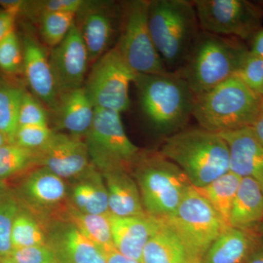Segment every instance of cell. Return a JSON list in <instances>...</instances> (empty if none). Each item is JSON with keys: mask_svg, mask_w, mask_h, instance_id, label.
<instances>
[{"mask_svg": "<svg viewBox=\"0 0 263 263\" xmlns=\"http://www.w3.org/2000/svg\"><path fill=\"white\" fill-rule=\"evenodd\" d=\"M133 84L142 113L154 129L165 138L184 129L193 117L195 96L178 72L137 74Z\"/></svg>", "mask_w": 263, "mask_h": 263, "instance_id": "6da1fadb", "label": "cell"}, {"mask_svg": "<svg viewBox=\"0 0 263 263\" xmlns=\"http://www.w3.org/2000/svg\"><path fill=\"white\" fill-rule=\"evenodd\" d=\"M182 170L194 187H202L230 171L229 148L218 133L184 128L164 138L160 151Z\"/></svg>", "mask_w": 263, "mask_h": 263, "instance_id": "7a4b0ae2", "label": "cell"}, {"mask_svg": "<svg viewBox=\"0 0 263 263\" xmlns=\"http://www.w3.org/2000/svg\"><path fill=\"white\" fill-rule=\"evenodd\" d=\"M249 52L243 41L200 29L181 68L177 71L195 97L235 76Z\"/></svg>", "mask_w": 263, "mask_h": 263, "instance_id": "3957f363", "label": "cell"}, {"mask_svg": "<svg viewBox=\"0 0 263 263\" xmlns=\"http://www.w3.org/2000/svg\"><path fill=\"white\" fill-rule=\"evenodd\" d=\"M260 95L236 76L195 97L193 117L200 127L220 133L252 127L262 108Z\"/></svg>", "mask_w": 263, "mask_h": 263, "instance_id": "277c9868", "label": "cell"}, {"mask_svg": "<svg viewBox=\"0 0 263 263\" xmlns=\"http://www.w3.org/2000/svg\"><path fill=\"white\" fill-rule=\"evenodd\" d=\"M148 24L166 69L177 72L200 31L193 1L148 0Z\"/></svg>", "mask_w": 263, "mask_h": 263, "instance_id": "5b68a950", "label": "cell"}, {"mask_svg": "<svg viewBox=\"0 0 263 263\" xmlns=\"http://www.w3.org/2000/svg\"><path fill=\"white\" fill-rule=\"evenodd\" d=\"M130 168L148 215L160 219L172 215L192 187L182 170L160 152H141Z\"/></svg>", "mask_w": 263, "mask_h": 263, "instance_id": "8992f818", "label": "cell"}, {"mask_svg": "<svg viewBox=\"0 0 263 263\" xmlns=\"http://www.w3.org/2000/svg\"><path fill=\"white\" fill-rule=\"evenodd\" d=\"M163 219L179 236L190 260L199 262L223 230L229 227L193 186L176 212Z\"/></svg>", "mask_w": 263, "mask_h": 263, "instance_id": "52a82bcc", "label": "cell"}, {"mask_svg": "<svg viewBox=\"0 0 263 263\" xmlns=\"http://www.w3.org/2000/svg\"><path fill=\"white\" fill-rule=\"evenodd\" d=\"M148 6V0L123 3L120 32L114 46L136 75L168 72L151 35Z\"/></svg>", "mask_w": 263, "mask_h": 263, "instance_id": "ba28073f", "label": "cell"}, {"mask_svg": "<svg viewBox=\"0 0 263 263\" xmlns=\"http://www.w3.org/2000/svg\"><path fill=\"white\" fill-rule=\"evenodd\" d=\"M193 4L204 32L251 41L263 27V4L247 0H195Z\"/></svg>", "mask_w": 263, "mask_h": 263, "instance_id": "9c48e42d", "label": "cell"}, {"mask_svg": "<svg viewBox=\"0 0 263 263\" xmlns=\"http://www.w3.org/2000/svg\"><path fill=\"white\" fill-rule=\"evenodd\" d=\"M85 142L90 160L100 171L115 167L130 168L141 150L129 140L121 114L95 108L94 120Z\"/></svg>", "mask_w": 263, "mask_h": 263, "instance_id": "30bf717a", "label": "cell"}, {"mask_svg": "<svg viewBox=\"0 0 263 263\" xmlns=\"http://www.w3.org/2000/svg\"><path fill=\"white\" fill-rule=\"evenodd\" d=\"M136 75L114 46L94 62L84 87L95 108L122 114L130 107L129 88Z\"/></svg>", "mask_w": 263, "mask_h": 263, "instance_id": "8fae6325", "label": "cell"}, {"mask_svg": "<svg viewBox=\"0 0 263 263\" xmlns=\"http://www.w3.org/2000/svg\"><path fill=\"white\" fill-rule=\"evenodd\" d=\"M122 11L123 3L86 1L76 14V26L87 50L89 63L111 49V43L120 32Z\"/></svg>", "mask_w": 263, "mask_h": 263, "instance_id": "7c38bea8", "label": "cell"}, {"mask_svg": "<svg viewBox=\"0 0 263 263\" xmlns=\"http://www.w3.org/2000/svg\"><path fill=\"white\" fill-rule=\"evenodd\" d=\"M13 190L22 205L34 215L57 212L61 218L68 207L65 180L45 167L29 171L20 178Z\"/></svg>", "mask_w": 263, "mask_h": 263, "instance_id": "4fadbf2b", "label": "cell"}, {"mask_svg": "<svg viewBox=\"0 0 263 263\" xmlns=\"http://www.w3.org/2000/svg\"><path fill=\"white\" fill-rule=\"evenodd\" d=\"M37 152L38 167L47 168L63 179L75 180L92 165L86 142L62 132H54Z\"/></svg>", "mask_w": 263, "mask_h": 263, "instance_id": "5bb4252c", "label": "cell"}, {"mask_svg": "<svg viewBox=\"0 0 263 263\" xmlns=\"http://www.w3.org/2000/svg\"><path fill=\"white\" fill-rule=\"evenodd\" d=\"M48 58L59 96L84 87L89 55L76 24L64 41L52 48Z\"/></svg>", "mask_w": 263, "mask_h": 263, "instance_id": "9a60e30c", "label": "cell"}, {"mask_svg": "<svg viewBox=\"0 0 263 263\" xmlns=\"http://www.w3.org/2000/svg\"><path fill=\"white\" fill-rule=\"evenodd\" d=\"M46 235L61 263H107L106 254L68 221L51 223Z\"/></svg>", "mask_w": 263, "mask_h": 263, "instance_id": "2e32d148", "label": "cell"}, {"mask_svg": "<svg viewBox=\"0 0 263 263\" xmlns=\"http://www.w3.org/2000/svg\"><path fill=\"white\" fill-rule=\"evenodd\" d=\"M110 221L117 251L124 257L141 263L143 249L160 229L162 219L148 214L127 217L110 214Z\"/></svg>", "mask_w": 263, "mask_h": 263, "instance_id": "e0dca14e", "label": "cell"}, {"mask_svg": "<svg viewBox=\"0 0 263 263\" xmlns=\"http://www.w3.org/2000/svg\"><path fill=\"white\" fill-rule=\"evenodd\" d=\"M23 72L34 96L46 104L52 110L58 102L54 78L50 65L49 58L44 48L37 40L27 35L23 43Z\"/></svg>", "mask_w": 263, "mask_h": 263, "instance_id": "ac0fdd59", "label": "cell"}, {"mask_svg": "<svg viewBox=\"0 0 263 263\" xmlns=\"http://www.w3.org/2000/svg\"><path fill=\"white\" fill-rule=\"evenodd\" d=\"M219 135L229 148L230 171L255 180L263 191V146L252 127Z\"/></svg>", "mask_w": 263, "mask_h": 263, "instance_id": "d6986e66", "label": "cell"}, {"mask_svg": "<svg viewBox=\"0 0 263 263\" xmlns=\"http://www.w3.org/2000/svg\"><path fill=\"white\" fill-rule=\"evenodd\" d=\"M51 113L55 132L65 131L82 138L91 129L95 108L82 87L60 95Z\"/></svg>", "mask_w": 263, "mask_h": 263, "instance_id": "ffe728a7", "label": "cell"}, {"mask_svg": "<svg viewBox=\"0 0 263 263\" xmlns=\"http://www.w3.org/2000/svg\"><path fill=\"white\" fill-rule=\"evenodd\" d=\"M129 169L115 167L101 172L108 192L110 215L127 217L146 214L138 184Z\"/></svg>", "mask_w": 263, "mask_h": 263, "instance_id": "44dd1931", "label": "cell"}, {"mask_svg": "<svg viewBox=\"0 0 263 263\" xmlns=\"http://www.w3.org/2000/svg\"><path fill=\"white\" fill-rule=\"evenodd\" d=\"M73 181L70 192V204L72 206L85 214H110L105 181L101 172L94 164Z\"/></svg>", "mask_w": 263, "mask_h": 263, "instance_id": "7402d4cb", "label": "cell"}, {"mask_svg": "<svg viewBox=\"0 0 263 263\" xmlns=\"http://www.w3.org/2000/svg\"><path fill=\"white\" fill-rule=\"evenodd\" d=\"M262 222V190L255 180L242 178L230 212V227L252 232Z\"/></svg>", "mask_w": 263, "mask_h": 263, "instance_id": "603a6c76", "label": "cell"}, {"mask_svg": "<svg viewBox=\"0 0 263 263\" xmlns=\"http://www.w3.org/2000/svg\"><path fill=\"white\" fill-rule=\"evenodd\" d=\"M256 237L253 232L228 227L208 249L201 263H246Z\"/></svg>", "mask_w": 263, "mask_h": 263, "instance_id": "cb8c5ba5", "label": "cell"}, {"mask_svg": "<svg viewBox=\"0 0 263 263\" xmlns=\"http://www.w3.org/2000/svg\"><path fill=\"white\" fill-rule=\"evenodd\" d=\"M190 261L179 236L162 219L160 229L143 249L141 263H189Z\"/></svg>", "mask_w": 263, "mask_h": 263, "instance_id": "d4e9b609", "label": "cell"}, {"mask_svg": "<svg viewBox=\"0 0 263 263\" xmlns=\"http://www.w3.org/2000/svg\"><path fill=\"white\" fill-rule=\"evenodd\" d=\"M64 219L73 224L86 238L98 246L105 254L116 249L110 226V214H85L79 212L69 202L68 207L60 220Z\"/></svg>", "mask_w": 263, "mask_h": 263, "instance_id": "484cf974", "label": "cell"}, {"mask_svg": "<svg viewBox=\"0 0 263 263\" xmlns=\"http://www.w3.org/2000/svg\"><path fill=\"white\" fill-rule=\"evenodd\" d=\"M241 177L229 171L202 187H193L230 227L229 219Z\"/></svg>", "mask_w": 263, "mask_h": 263, "instance_id": "4316f807", "label": "cell"}, {"mask_svg": "<svg viewBox=\"0 0 263 263\" xmlns=\"http://www.w3.org/2000/svg\"><path fill=\"white\" fill-rule=\"evenodd\" d=\"M26 90L0 76V132L10 143L14 141L18 128V114Z\"/></svg>", "mask_w": 263, "mask_h": 263, "instance_id": "83f0119b", "label": "cell"}, {"mask_svg": "<svg viewBox=\"0 0 263 263\" xmlns=\"http://www.w3.org/2000/svg\"><path fill=\"white\" fill-rule=\"evenodd\" d=\"M34 167H38L37 151L15 143L0 148V179L5 182L23 177Z\"/></svg>", "mask_w": 263, "mask_h": 263, "instance_id": "f1b7e54d", "label": "cell"}, {"mask_svg": "<svg viewBox=\"0 0 263 263\" xmlns=\"http://www.w3.org/2000/svg\"><path fill=\"white\" fill-rule=\"evenodd\" d=\"M11 242L13 249L47 245V235L39 220L22 205L13 221Z\"/></svg>", "mask_w": 263, "mask_h": 263, "instance_id": "f546056e", "label": "cell"}, {"mask_svg": "<svg viewBox=\"0 0 263 263\" xmlns=\"http://www.w3.org/2000/svg\"><path fill=\"white\" fill-rule=\"evenodd\" d=\"M21 207L22 203L11 186L0 193V259L9 257L13 252L12 228Z\"/></svg>", "mask_w": 263, "mask_h": 263, "instance_id": "4dcf8cb0", "label": "cell"}, {"mask_svg": "<svg viewBox=\"0 0 263 263\" xmlns=\"http://www.w3.org/2000/svg\"><path fill=\"white\" fill-rule=\"evenodd\" d=\"M76 17L75 13H42L37 19L43 42L52 48L58 46L75 25Z\"/></svg>", "mask_w": 263, "mask_h": 263, "instance_id": "1f68e13d", "label": "cell"}, {"mask_svg": "<svg viewBox=\"0 0 263 263\" xmlns=\"http://www.w3.org/2000/svg\"><path fill=\"white\" fill-rule=\"evenodd\" d=\"M23 46L14 31L0 42V70L7 75H17L23 72Z\"/></svg>", "mask_w": 263, "mask_h": 263, "instance_id": "d6a6232c", "label": "cell"}, {"mask_svg": "<svg viewBox=\"0 0 263 263\" xmlns=\"http://www.w3.org/2000/svg\"><path fill=\"white\" fill-rule=\"evenodd\" d=\"M86 3L84 0H41L27 1L23 14L37 18L42 13L61 12L77 14Z\"/></svg>", "mask_w": 263, "mask_h": 263, "instance_id": "836d02e7", "label": "cell"}, {"mask_svg": "<svg viewBox=\"0 0 263 263\" xmlns=\"http://www.w3.org/2000/svg\"><path fill=\"white\" fill-rule=\"evenodd\" d=\"M249 89L261 95L263 91V59L249 52L235 73Z\"/></svg>", "mask_w": 263, "mask_h": 263, "instance_id": "e575fe53", "label": "cell"}, {"mask_svg": "<svg viewBox=\"0 0 263 263\" xmlns=\"http://www.w3.org/2000/svg\"><path fill=\"white\" fill-rule=\"evenodd\" d=\"M54 132L48 125L21 126L17 129L13 143L37 151L48 143Z\"/></svg>", "mask_w": 263, "mask_h": 263, "instance_id": "d590c367", "label": "cell"}, {"mask_svg": "<svg viewBox=\"0 0 263 263\" xmlns=\"http://www.w3.org/2000/svg\"><path fill=\"white\" fill-rule=\"evenodd\" d=\"M28 125H48V115L37 98L26 91L19 110L18 127Z\"/></svg>", "mask_w": 263, "mask_h": 263, "instance_id": "8d00e7d4", "label": "cell"}, {"mask_svg": "<svg viewBox=\"0 0 263 263\" xmlns=\"http://www.w3.org/2000/svg\"><path fill=\"white\" fill-rule=\"evenodd\" d=\"M10 258L15 263H61L49 245L13 249Z\"/></svg>", "mask_w": 263, "mask_h": 263, "instance_id": "74e56055", "label": "cell"}, {"mask_svg": "<svg viewBox=\"0 0 263 263\" xmlns=\"http://www.w3.org/2000/svg\"><path fill=\"white\" fill-rule=\"evenodd\" d=\"M16 18V15L6 10H0V42L9 35L10 33L14 32Z\"/></svg>", "mask_w": 263, "mask_h": 263, "instance_id": "f35d334b", "label": "cell"}, {"mask_svg": "<svg viewBox=\"0 0 263 263\" xmlns=\"http://www.w3.org/2000/svg\"><path fill=\"white\" fill-rule=\"evenodd\" d=\"M27 1L24 0H0L2 10H6L18 16L23 14Z\"/></svg>", "mask_w": 263, "mask_h": 263, "instance_id": "ab89813d", "label": "cell"}, {"mask_svg": "<svg viewBox=\"0 0 263 263\" xmlns=\"http://www.w3.org/2000/svg\"><path fill=\"white\" fill-rule=\"evenodd\" d=\"M246 263H263V235H257Z\"/></svg>", "mask_w": 263, "mask_h": 263, "instance_id": "60d3db41", "label": "cell"}, {"mask_svg": "<svg viewBox=\"0 0 263 263\" xmlns=\"http://www.w3.org/2000/svg\"><path fill=\"white\" fill-rule=\"evenodd\" d=\"M249 52L254 56L263 59V27L252 38Z\"/></svg>", "mask_w": 263, "mask_h": 263, "instance_id": "b9f144b4", "label": "cell"}, {"mask_svg": "<svg viewBox=\"0 0 263 263\" xmlns=\"http://www.w3.org/2000/svg\"><path fill=\"white\" fill-rule=\"evenodd\" d=\"M107 263H141L138 261L127 258L119 253L117 249L106 253Z\"/></svg>", "mask_w": 263, "mask_h": 263, "instance_id": "7bdbcfd3", "label": "cell"}, {"mask_svg": "<svg viewBox=\"0 0 263 263\" xmlns=\"http://www.w3.org/2000/svg\"><path fill=\"white\" fill-rule=\"evenodd\" d=\"M254 134L263 146V103L259 116L252 127Z\"/></svg>", "mask_w": 263, "mask_h": 263, "instance_id": "ee69618b", "label": "cell"}, {"mask_svg": "<svg viewBox=\"0 0 263 263\" xmlns=\"http://www.w3.org/2000/svg\"><path fill=\"white\" fill-rule=\"evenodd\" d=\"M7 143H10L7 137L2 132H0V148L6 145Z\"/></svg>", "mask_w": 263, "mask_h": 263, "instance_id": "f6af8a7d", "label": "cell"}, {"mask_svg": "<svg viewBox=\"0 0 263 263\" xmlns=\"http://www.w3.org/2000/svg\"><path fill=\"white\" fill-rule=\"evenodd\" d=\"M10 185L8 182H5V181H3V180L0 179V193L1 192L4 191V190H7V189L10 188Z\"/></svg>", "mask_w": 263, "mask_h": 263, "instance_id": "bcb514c9", "label": "cell"}, {"mask_svg": "<svg viewBox=\"0 0 263 263\" xmlns=\"http://www.w3.org/2000/svg\"><path fill=\"white\" fill-rule=\"evenodd\" d=\"M0 263H15L14 261L12 260L10 257H6V258L0 259Z\"/></svg>", "mask_w": 263, "mask_h": 263, "instance_id": "7dc6e473", "label": "cell"}, {"mask_svg": "<svg viewBox=\"0 0 263 263\" xmlns=\"http://www.w3.org/2000/svg\"><path fill=\"white\" fill-rule=\"evenodd\" d=\"M189 263H201V262H199V261H192L190 260Z\"/></svg>", "mask_w": 263, "mask_h": 263, "instance_id": "c3c4849f", "label": "cell"}, {"mask_svg": "<svg viewBox=\"0 0 263 263\" xmlns=\"http://www.w3.org/2000/svg\"><path fill=\"white\" fill-rule=\"evenodd\" d=\"M261 95V97H262V99H263V91L262 92V94L260 95Z\"/></svg>", "mask_w": 263, "mask_h": 263, "instance_id": "681fc988", "label": "cell"}, {"mask_svg": "<svg viewBox=\"0 0 263 263\" xmlns=\"http://www.w3.org/2000/svg\"><path fill=\"white\" fill-rule=\"evenodd\" d=\"M262 227H263V222H262Z\"/></svg>", "mask_w": 263, "mask_h": 263, "instance_id": "f907efd6", "label": "cell"}]
</instances>
